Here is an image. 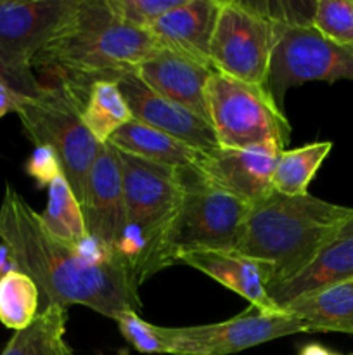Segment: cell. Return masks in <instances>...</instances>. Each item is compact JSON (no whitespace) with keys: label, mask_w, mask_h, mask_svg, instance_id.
<instances>
[{"label":"cell","mask_w":353,"mask_h":355,"mask_svg":"<svg viewBox=\"0 0 353 355\" xmlns=\"http://www.w3.org/2000/svg\"><path fill=\"white\" fill-rule=\"evenodd\" d=\"M332 149V142H311L296 149H286L277 158L272 175L275 193L286 196H305L315 173Z\"/></svg>","instance_id":"obj_23"},{"label":"cell","mask_w":353,"mask_h":355,"mask_svg":"<svg viewBox=\"0 0 353 355\" xmlns=\"http://www.w3.org/2000/svg\"><path fill=\"white\" fill-rule=\"evenodd\" d=\"M114 16L130 26L147 30L161 16L179 7L183 0H106Z\"/></svg>","instance_id":"obj_28"},{"label":"cell","mask_w":353,"mask_h":355,"mask_svg":"<svg viewBox=\"0 0 353 355\" xmlns=\"http://www.w3.org/2000/svg\"><path fill=\"white\" fill-rule=\"evenodd\" d=\"M66 321L64 309H42L28 328L14 333L0 355H73L66 342Z\"/></svg>","instance_id":"obj_21"},{"label":"cell","mask_w":353,"mask_h":355,"mask_svg":"<svg viewBox=\"0 0 353 355\" xmlns=\"http://www.w3.org/2000/svg\"><path fill=\"white\" fill-rule=\"evenodd\" d=\"M300 355H339V354L332 352V350L325 349V347L318 345V343H310V345L303 347V349L300 350Z\"/></svg>","instance_id":"obj_33"},{"label":"cell","mask_w":353,"mask_h":355,"mask_svg":"<svg viewBox=\"0 0 353 355\" xmlns=\"http://www.w3.org/2000/svg\"><path fill=\"white\" fill-rule=\"evenodd\" d=\"M37 99L23 97L16 107L23 130L35 146H47L57 156L62 175L80 207L85 196L87 177L96 162L100 142L82 121V110L62 90L45 87Z\"/></svg>","instance_id":"obj_8"},{"label":"cell","mask_w":353,"mask_h":355,"mask_svg":"<svg viewBox=\"0 0 353 355\" xmlns=\"http://www.w3.org/2000/svg\"><path fill=\"white\" fill-rule=\"evenodd\" d=\"M159 49L151 33L118 19L106 0H78L59 33L35 55L31 69L83 110L93 83L134 75Z\"/></svg>","instance_id":"obj_2"},{"label":"cell","mask_w":353,"mask_h":355,"mask_svg":"<svg viewBox=\"0 0 353 355\" xmlns=\"http://www.w3.org/2000/svg\"><path fill=\"white\" fill-rule=\"evenodd\" d=\"M182 200L175 217L144 266L141 284L197 252H235L249 205L211 186L197 168L179 170Z\"/></svg>","instance_id":"obj_4"},{"label":"cell","mask_w":353,"mask_h":355,"mask_svg":"<svg viewBox=\"0 0 353 355\" xmlns=\"http://www.w3.org/2000/svg\"><path fill=\"white\" fill-rule=\"evenodd\" d=\"M123 338L142 354H168L170 343L166 328L149 324L135 311H125L116 318Z\"/></svg>","instance_id":"obj_27"},{"label":"cell","mask_w":353,"mask_h":355,"mask_svg":"<svg viewBox=\"0 0 353 355\" xmlns=\"http://www.w3.org/2000/svg\"><path fill=\"white\" fill-rule=\"evenodd\" d=\"M114 153L123 182L127 215L120 257L130 263L141 284L142 269L175 217L182 200V182L179 170L156 165L123 149L114 148Z\"/></svg>","instance_id":"obj_5"},{"label":"cell","mask_w":353,"mask_h":355,"mask_svg":"<svg viewBox=\"0 0 353 355\" xmlns=\"http://www.w3.org/2000/svg\"><path fill=\"white\" fill-rule=\"evenodd\" d=\"M296 333L305 328L293 314L269 315L253 307L224 322L166 328L170 355H230Z\"/></svg>","instance_id":"obj_10"},{"label":"cell","mask_w":353,"mask_h":355,"mask_svg":"<svg viewBox=\"0 0 353 355\" xmlns=\"http://www.w3.org/2000/svg\"><path fill=\"white\" fill-rule=\"evenodd\" d=\"M0 82L21 97L37 99L45 94V87L35 76L30 64L12 58L0 49Z\"/></svg>","instance_id":"obj_29"},{"label":"cell","mask_w":353,"mask_h":355,"mask_svg":"<svg viewBox=\"0 0 353 355\" xmlns=\"http://www.w3.org/2000/svg\"><path fill=\"white\" fill-rule=\"evenodd\" d=\"M215 69L159 47L141 62L135 75L158 96L210 121L206 85Z\"/></svg>","instance_id":"obj_15"},{"label":"cell","mask_w":353,"mask_h":355,"mask_svg":"<svg viewBox=\"0 0 353 355\" xmlns=\"http://www.w3.org/2000/svg\"><path fill=\"white\" fill-rule=\"evenodd\" d=\"M179 263L194 267L241 295L262 314H284L270 298L269 270L260 262L239 255L237 252H197L183 255Z\"/></svg>","instance_id":"obj_18"},{"label":"cell","mask_w":353,"mask_h":355,"mask_svg":"<svg viewBox=\"0 0 353 355\" xmlns=\"http://www.w3.org/2000/svg\"><path fill=\"white\" fill-rule=\"evenodd\" d=\"M0 239L17 270L37 284L44 309L83 305L114 321L125 311H141V284L127 260L92 236L80 246L57 238L9 182L0 205Z\"/></svg>","instance_id":"obj_1"},{"label":"cell","mask_w":353,"mask_h":355,"mask_svg":"<svg viewBox=\"0 0 353 355\" xmlns=\"http://www.w3.org/2000/svg\"><path fill=\"white\" fill-rule=\"evenodd\" d=\"M80 114L83 125L100 144H106L121 127L134 120L118 82L107 80L93 83Z\"/></svg>","instance_id":"obj_22"},{"label":"cell","mask_w":353,"mask_h":355,"mask_svg":"<svg viewBox=\"0 0 353 355\" xmlns=\"http://www.w3.org/2000/svg\"><path fill=\"white\" fill-rule=\"evenodd\" d=\"M311 26L327 40L353 49V0H317Z\"/></svg>","instance_id":"obj_26"},{"label":"cell","mask_w":353,"mask_h":355,"mask_svg":"<svg viewBox=\"0 0 353 355\" xmlns=\"http://www.w3.org/2000/svg\"><path fill=\"white\" fill-rule=\"evenodd\" d=\"M82 210L89 234L120 255L127 215L120 165L109 142L100 144L96 162L92 163L87 177Z\"/></svg>","instance_id":"obj_13"},{"label":"cell","mask_w":353,"mask_h":355,"mask_svg":"<svg viewBox=\"0 0 353 355\" xmlns=\"http://www.w3.org/2000/svg\"><path fill=\"white\" fill-rule=\"evenodd\" d=\"M353 214V208L318 198L270 196L249 207L235 252L266 267L269 288L300 274Z\"/></svg>","instance_id":"obj_3"},{"label":"cell","mask_w":353,"mask_h":355,"mask_svg":"<svg viewBox=\"0 0 353 355\" xmlns=\"http://www.w3.org/2000/svg\"><path fill=\"white\" fill-rule=\"evenodd\" d=\"M206 103L220 148L286 151L289 121L266 89L215 71L208 80Z\"/></svg>","instance_id":"obj_6"},{"label":"cell","mask_w":353,"mask_h":355,"mask_svg":"<svg viewBox=\"0 0 353 355\" xmlns=\"http://www.w3.org/2000/svg\"><path fill=\"white\" fill-rule=\"evenodd\" d=\"M284 312L293 314L303 324L305 333L353 335V279L298 298Z\"/></svg>","instance_id":"obj_19"},{"label":"cell","mask_w":353,"mask_h":355,"mask_svg":"<svg viewBox=\"0 0 353 355\" xmlns=\"http://www.w3.org/2000/svg\"><path fill=\"white\" fill-rule=\"evenodd\" d=\"M348 279H353V214L300 274L269 288V295L284 311L298 298Z\"/></svg>","instance_id":"obj_17"},{"label":"cell","mask_w":353,"mask_h":355,"mask_svg":"<svg viewBox=\"0 0 353 355\" xmlns=\"http://www.w3.org/2000/svg\"><path fill=\"white\" fill-rule=\"evenodd\" d=\"M23 97L10 90L9 87L0 82V118L6 116L7 113H16V107Z\"/></svg>","instance_id":"obj_31"},{"label":"cell","mask_w":353,"mask_h":355,"mask_svg":"<svg viewBox=\"0 0 353 355\" xmlns=\"http://www.w3.org/2000/svg\"><path fill=\"white\" fill-rule=\"evenodd\" d=\"M279 24L273 2H220L210 44L215 71L266 89Z\"/></svg>","instance_id":"obj_7"},{"label":"cell","mask_w":353,"mask_h":355,"mask_svg":"<svg viewBox=\"0 0 353 355\" xmlns=\"http://www.w3.org/2000/svg\"><path fill=\"white\" fill-rule=\"evenodd\" d=\"M28 175L37 180L40 187H48L59 175H62L57 156L47 146H35L33 153L24 165Z\"/></svg>","instance_id":"obj_30"},{"label":"cell","mask_w":353,"mask_h":355,"mask_svg":"<svg viewBox=\"0 0 353 355\" xmlns=\"http://www.w3.org/2000/svg\"><path fill=\"white\" fill-rule=\"evenodd\" d=\"M12 270H17L16 260H14L12 252L9 250L7 245H0V279H2L6 274L12 272Z\"/></svg>","instance_id":"obj_32"},{"label":"cell","mask_w":353,"mask_h":355,"mask_svg":"<svg viewBox=\"0 0 353 355\" xmlns=\"http://www.w3.org/2000/svg\"><path fill=\"white\" fill-rule=\"evenodd\" d=\"M218 9L220 0H183L145 31L165 51L211 66L210 44Z\"/></svg>","instance_id":"obj_16"},{"label":"cell","mask_w":353,"mask_h":355,"mask_svg":"<svg viewBox=\"0 0 353 355\" xmlns=\"http://www.w3.org/2000/svg\"><path fill=\"white\" fill-rule=\"evenodd\" d=\"M40 293L31 277L12 270L0 279V322L19 331L28 328L38 315Z\"/></svg>","instance_id":"obj_25"},{"label":"cell","mask_w":353,"mask_h":355,"mask_svg":"<svg viewBox=\"0 0 353 355\" xmlns=\"http://www.w3.org/2000/svg\"><path fill=\"white\" fill-rule=\"evenodd\" d=\"M338 80H353V49L327 40L310 23L280 19L266 80V90L277 107L282 110L291 87Z\"/></svg>","instance_id":"obj_9"},{"label":"cell","mask_w":353,"mask_h":355,"mask_svg":"<svg viewBox=\"0 0 353 355\" xmlns=\"http://www.w3.org/2000/svg\"><path fill=\"white\" fill-rule=\"evenodd\" d=\"M40 217L48 231L71 245L80 246L90 238L82 207L64 175H59L48 186L47 207Z\"/></svg>","instance_id":"obj_24"},{"label":"cell","mask_w":353,"mask_h":355,"mask_svg":"<svg viewBox=\"0 0 353 355\" xmlns=\"http://www.w3.org/2000/svg\"><path fill=\"white\" fill-rule=\"evenodd\" d=\"M277 158L279 153L262 148H220L213 155H203L197 170L211 186L253 207L272 194Z\"/></svg>","instance_id":"obj_14"},{"label":"cell","mask_w":353,"mask_h":355,"mask_svg":"<svg viewBox=\"0 0 353 355\" xmlns=\"http://www.w3.org/2000/svg\"><path fill=\"white\" fill-rule=\"evenodd\" d=\"M118 87L134 120L183 142L203 155H213L220 149L210 121L152 92L135 73L121 76Z\"/></svg>","instance_id":"obj_12"},{"label":"cell","mask_w":353,"mask_h":355,"mask_svg":"<svg viewBox=\"0 0 353 355\" xmlns=\"http://www.w3.org/2000/svg\"><path fill=\"white\" fill-rule=\"evenodd\" d=\"M107 142L138 158L173 170L197 168L203 158V153L137 120L128 121Z\"/></svg>","instance_id":"obj_20"},{"label":"cell","mask_w":353,"mask_h":355,"mask_svg":"<svg viewBox=\"0 0 353 355\" xmlns=\"http://www.w3.org/2000/svg\"><path fill=\"white\" fill-rule=\"evenodd\" d=\"M76 6L78 0H0V49L31 66Z\"/></svg>","instance_id":"obj_11"}]
</instances>
